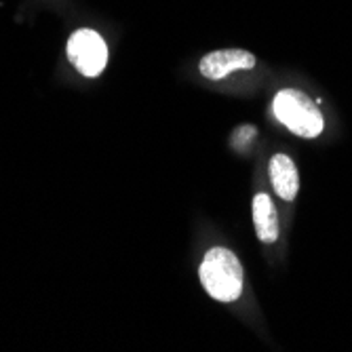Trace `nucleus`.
<instances>
[{"label": "nucleus", "instance_id": "1", "mask_svg": "<svg viewBox=\"0 0 352 352\" xmlns=\"http://www.w3.org/2000/svg\"><path fill=\"white\" fill-rule=\"evenodd\" d=\"M199 276L205 292L217 302H234L243 292V266L226 247H213L205 253Z\"/></svg>", "mask_w": 352, "mask_h": 352}, {"label": "nucleus", "instance_id": "2", "mask_svg": "<svg viewBox=\"0 0 352 352\" xmlns=\"http://www.w3.org/2000/svg\"><path fill=\"white\" fill-rule=\"evenodd\" d=\"M274 116L289 129L292 133L312 140L323 131V114L318 106L308 98L306 93L298 89H283L276 93L272 102Z\"/></svg>", "mask_w": 352, "mask_h": 352}, {"label": "nucleus", "instance_id": "3", "mask_svg": "<svg viewBox=\"0 0 352 352\" xmlns=\"http://www.w3.org/2000/svg\"><path fill=\"white\" fill-rule=\"evenodd\" d=\"M68 59L87 78L100 76L108 63V47L95 30H76L68 41Z\"/></svg>", "mask_w": 352, "mask_h": 352}, {"label": "nucleus", "instance_id": "4", "mask_svg": "<svg viewBox=\"0 0 352 352\" xmlns=\"http://www.w3.org/2000/svg\"><path fill=\"white\" fill-rule=\"evenodd\" d=\"M255 63H258L255 55L245 49H219V51L207 53L199 61V72L209 80H223L236 70L255 68Z\"/></svg>", "mask_w": 352, "mask_h": 352}, {"label": "nucleus", "instance_id": "5", "mask_svg": "<svg viewBox=\"0 0 352 352\" xmlns=\"http://www.w3.org/2000/svg\"><path fill=\"white\" fill-rule=\"evenodd\" d=\"M270 179L274 192L283 201H294L300 190V175L294 161L287 154H274L270 161Z\"/></svg>", "mask_w": 352, "mask_h": 352}, {"label": "nucleus", "instance_id": "6", "mask_svg": "<svg viewBox=\"0 0 352 352\" xmlns=\"http://www.w3.org/2000/svg\"><path fill=\"white\" fill-rule=\"evenodd\" d=\"M253 223H255V234L262 243H274L278 239V215H276V207L272 203V199L264 192L255 195L253 205Z\"/></svg>", "mask_w": 352, "mask_h": 352}]
</instances>
